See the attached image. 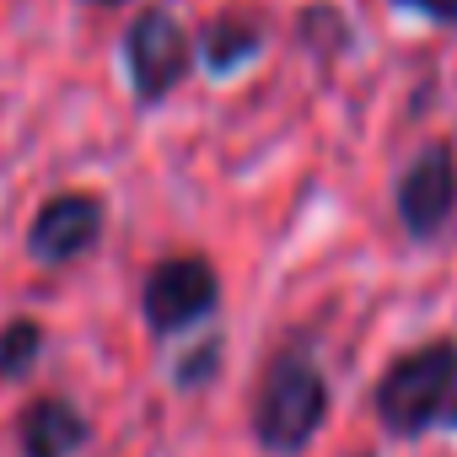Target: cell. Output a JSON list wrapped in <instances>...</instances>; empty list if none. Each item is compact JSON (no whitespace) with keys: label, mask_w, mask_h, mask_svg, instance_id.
Instances as JSON below:
<instances>
[{"label":"cell","mask_w":457,"mask_h":457,"mask_svg":"<svg viewBox=\"0 0 457 457\" xmlns=\"http://www.w3.org/2000/svg\"><path fill=\"white\" fill-rule=\"evenodd\" d=\"M323 414H328V382H323V371L312 361H302V355H280L270 366V377L259 387V409H253L259 446L275 452V457H291V452H302L318 436Z\"/></svg>","instance_id":"1"},{"label":"cell","mask_w":457,"mask_h":457,"mask_svg":"<svg viewBox=\"0 0 457 457\" xmlns=\"http://www.w3.org/2000/svg\"><path fill=\"white\" fill-rule=\"evenodd\" d=\"M457 382V345L436 339L414 355H403L382 382H377V414L393 436H420L425 425L441 420L446 398Z\"/></svg>","instance_id":"2"},{"label":"cell","mask_w":457,"mask_h":457,"mask_svg":"<svg viewBox=\"0 0 457 457\" xmlns=\"http://www.w3.org/2000/svg\"><path fill=\"white\" fill-rule=\"evenodd\" d=\"M124 65H129V81H135V97L140 103H162L183 71H188V38H183V22L172 12H140L135 28L124 33Z\"/></svg>","instance_id":"3"},{"label":"cell","mask_w":457,"mask_h":457,"mask_svg":"<svg viewBox=\"0 0 457 457\" xmlns=\"http://www.w3.org/2000/svg\"><path fill=\"white\" fill-rule=\"evenodd\" d=\"M215 296H220V286H215V270L204 259H167L151 270L140 307H145L151 334H178V328L210 318Z\"/></svg>","instance_id":"4"},{"label":"cell","mask_w":457,"mask_h":457,"mask_svg":"<svg viewBox=\"0 0 457 457\" xmlns=\"http://www.w3.org/2000/svg\"><path fill=\"white\" fill-rule=\"evenodd\" d=\"M457 204V162L446 145H425L398 178V220L409 237H436Z\"/></svg>","instance_id":"5"},{"label":"cell","mask_w":457,"mask_h":457,"mask_svg":"<svg viewBox=\"0 0 457 457\" xmlns=\"http://www.w3.org/2000/svg\"><path fill=\"white\" fill-rule=\"evenodd\" d=\"M103 232V204L81 188L71 194H54L38 215H33V232H28V253L38 264H71L81 259Z\"/></svg>","instance_id":"6"},{"label":"cell","mask_w":457,"mask_h":457,"mask_svg":"<svg viewBox=\"0 0 457 457\" xmlns=\"http://www.w3.org/2000/svg\"><path fill=\"white\" fill-rule=\"evenodd\" d=\"M87 441V420L65 398H38L22 414V452L28 457H71Z\"/></svg>","instance_id":"7"},{"label":"cell","mask_w":457,"mask_h":457,"mask_svg":"<svg viewBox=\"0 0 457 457\" xmlns=\"http://www.w3.org/2000/svg\"><path fill=\"white\" fill-rule=\"evenodd\" d=\"M259 28H248V22H215L210 33H204V44H199V54H204V65L215 71V76H226V71H237V65H248L253 54H259Z\"/></svg>","instance_id":"8"},{"label":"cell","mask_w":457,"mask_h":457,"mask_svg":"<svg viewBox=\"0 0 457 457\" xmlns=\"http://www.w3.org/2000/svg\"><path fill=\"white\" fill-rule=\"evenodd\" d=\"M38 350H44V328L33 318L6 323V334H0V377H28Z\"/></svg>","instance_id":"9"},{"label":"cell","mask_w":457,"mask_h":457,"mask_svg":"<svg viewBox=\"0 0 457 457\" xmlns=\"http://www.w3.org/2000/svg\"><path fill=\"white\" fill-rule=\"evenodd\" d=\"M215 361H220V339H204L194 355H183V366H178V382H183V387H199V382L215 371Z\"/></svg>","instance_id":"10"},{"label":"cell","mask_w":457,"mask_h":457,"mask_svg":"<svg viewBox=\"0 0 457 457\" xmlns=\"http://www.w3.org/2000/svg\"><path fill=\"white\" fill-rule=\"evenodd\" d=\"M393 6L420 12V17H430V22H457V0H393Z\"/></svg>","instance_id":"11"},{"label":"cell","mask_w":457,"mask_h":457,"mask_svg":"<svg viewBox=\"0 0 457 457\" xmlns=\"http://www.w3.org/2000/svg\"><path fill=\"white\" fill-rule=\"evenodd\" d=\"M441 425H452V430H457V403H452V409H441Z\"/></svg>","instance_id":"12"},{"label":"cell","mask_w":457,"mask_h":457,"mask_svg":"<svg viewBox=\"0 0 457 457\" xmlns=\"http://www.w3.org/2000/svg\"><path fill=\"white\" fill-rule=\"evenodd\" d=\"M92 6H124V0H92Z\"/></svg>","instance_id":"13"}]
</instances>
